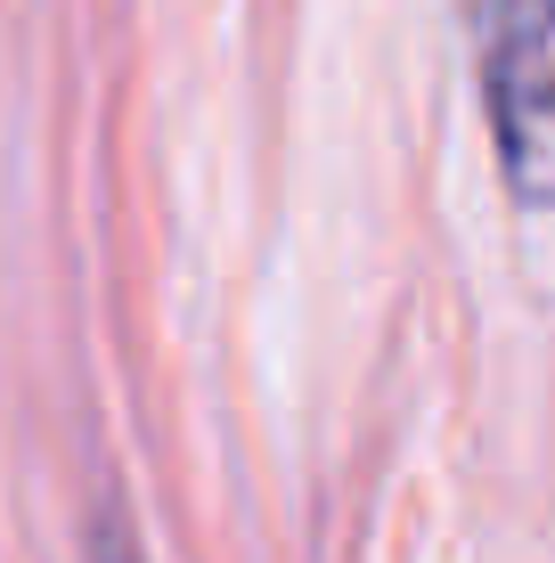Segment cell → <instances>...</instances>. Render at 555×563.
<instances>
[{
    "label": "cell",
    "mask_w": 555,
    "mask_h": 563,
    "mask_svg": "<svg viewBox=\"0 0 555 563\" xmlns=\"http://www.w3.org/2000/svg\"><path fill=\"white\" fill-rule=\"evenodd\" d=\"M90 563H147L123 515H99V522H90Z\"/></svg>",
    "instance_id": "obj_2"
},
{
    "label": "cell",
    "mask_w": 555,
    "mask_h": 563,
    "mask_svg": "<svg viewBox=\"0 0 555 563\" xmlns=\"http://www.w3.org/2000/svg\"><path fill=\"white\" fill-rule=\"evenodd\" d=\"M457 16L499 188L523 212H555V0H457Z\"/></svg>",
    "instance_id": "obj_1"
}]
</instances>
